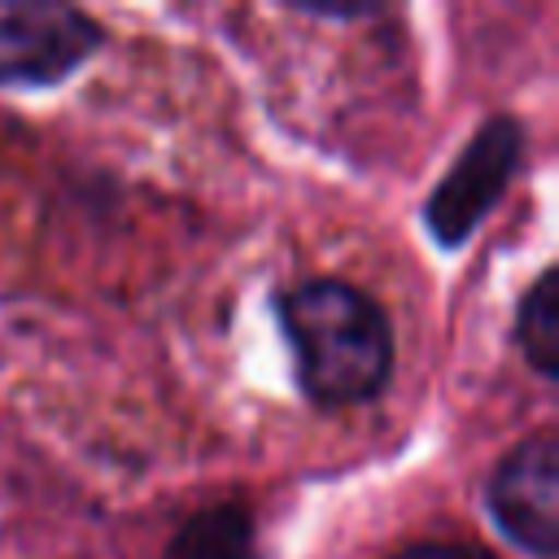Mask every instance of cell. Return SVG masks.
Segmentation results:
<instances>
[{
	"label": "cell",
	"mask_w": 559,
	"mask_h": 559,
	"mask_svg": "<svg viewBox=\"0 0 559 559\" xmlns=\"http://www.w3.org/2000/svg\"><path fill=\"white\" fill-rule=\"evenodd\" d=\"M105 48V26L61 0H0V87H57Z\"/></svg>",
	"instance_id": "obj_3"
},
{
	"label": "cell",
	"mask_w": 559,
	"mask_h": 559,
	"mask_svg": "<svg viewBox=\"0 0 559 559\" xmlns=\"http://www.w3.org/2000/svg\"><path fill=\"white\" fill-rule=\"evenodd\" d=\"M524 144L528 135L515 114H489L467 135V144L424 201V231L437 240V249H463L476 236V227L498 210L524 162Z\"/></svg>",
	"instance_id": "obj_2"
},
{
	"label": "cell",
	"mask_w": 559,
	"mask_h": 559,
	"mask_svg": "<svg viewBox=\"0 0 559 559\" xmlns=\"http://www.w3.org/2000/svg\"><path fill=\"white\" fill-rule=\"evenodd\" d=\"M511 336L528 371L546 384H559V266H542L520 293Z\"/></svg>",
	"instance_id": "obj_6"
},
{
	"label": "cell",
	"mask_w": 559,
	"mask_h": 559,
	"mask_svg": "<svg viewBox=\"0 0 559 559\" xmlns=\"http://www.w3.org/2000/svg\"><path fill=\"white\" fill-rule=\"evenodd\" d=\"M162 559H262L258 520L240 498H218L183 515Z\"/></svg>",
	"instance_id": "obj_5"
},
{
	"label": "cell",
	"mask_w": 559,
	"mask_h": 559,
	"mask_svg": "<svg viewBox=\"0 0 559 559\" xmlns=\"http://www.w3.org/2000/svg\"><path fill=\"white\" fill-rule=\"evenodd\" d=\"M389 559H476V550L463 542H450V537H424V542L397 546Z\"/></svg>",
	"instance_id": "obj_7"
},
{
	"label": "cell",
	"mask_w": 559,
	"mask_h": 559,
	"mask_svg": "<svg viewBox=\"0 0 559 559\" xmlns=\"http://www.w3.org/2000/svg\"><path fill=\"white\" fill-rule=\"evenodd\" d=\"M288 13L297 17H310V22H362V17H380V4H284Z\"/></svg>",
	"instance_id": "obj_8"
},
{
	"label": "cell",
	"mask_w": 559,
	"mask_h": 559,
	"mask_svg": "<svg viewBox=\"0 0 559 559\" xmlns=\"http://www.w3.org/2000/svg\"><path fill=\"white\" fill-rule=\"evenodd\" d=\"M297 389L319 411L376 402L397 362V336L384 306L336 275H310L271 297Z\"/></svg>",
	"instance_id": "obj_1"
},
{
	"label": "cell",
	"mask_w": 559,
	"mask_h": 559,
	"mask_svg": "<svg viewBox=\"0 0 559 559\" xmlns=\"http://www.w3.org/2000/svg\"><path fill=\"white\" fill-rule=\"evenodd\" d=\"M485 511L515 550L533 559L559 555V432L550 424L498 459L485 485Z\"/></svg>",
	"instance_id": "obj_4"
}]
</instances>
